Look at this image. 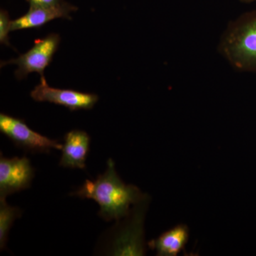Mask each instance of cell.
I'll list each match as a JSON object with an SVG mask.
<instances>
[{
  "instance_id": "8",
  "label": "cell",
  "mask_w": 256,
  "mask_h": 256,
  "mask_svg": "<svg viewBox=\"0 0 256 256\" xmlns=\"http://www.w3.org/2000/svg\"><path fill=\"white\" fill-rule=\"evenodd\" d=\"M78 10L77 6L67 2H60L48 6H30L26 14L12 21V31L40 28L56 18L72 20L70 14Z\"/></svg>"
},
{
  "instance_id": "11",
  "label": "cell",
  "mask_w": 256,
  "mask_h": 256,
  "mask_svg": "<svg viewBox=\"0 0 256 256\" xmlns=\"http://www.w3.org/2000/svg\"><path fill=\"white\" fill-rule=\"evenodd\" d=\"M22 210L16 206H12L6 198H0V249L6 248L10 228L18 218H21Z\"/></svg>"
},
{
  "instance_id": "4",
  "label": "cell",
  "mask_w": 256,
  "mask_h": 256,
  "mask_svg": "<svg viewBox=\"0 0 256 256\" xmlns=\"http://www.w3.org/2000/svg\"><path fill=\"white\" fill-rule=\"evenodd\" d=\"M60 36L52 33L44 38L37 40L34 45L28 52L21 54L15 60L1 62V66L15 64L18 68L15 70V77L21 80L26 78L28 74L38 73L41 76H44V70L50 65L54 56L58 50Z\"/></svg>"
},
{
  "instance_id": "10",
  "label": "cell",
  "mask_w": 256,
  "mask_h": 256,
  "mask_svg": "<svg viewBox=\"0 0 256 256\" xmlns=\"http://www.w3.org/2000/svg\"><path fill=\"white\" fill-rule=\"evenodd\" d=\"M188 235V227L184 224H178L148 242V247L156 250L158 256H176L184 248Z\"/></svg>"
},
{
  "instance_id": "5",
  "label": "cell",
  "mask_w": 256,
  "mask_h": 256,
  "mask_svg": "<svg viewBox=\"0 0 256 256\" xmlns=\"http://www.w3.org/2000/svg\"><path fill=\"white\" fill-rule=\"evenodd\" d=\"M0 131L18 148L34 153H48L53 149L62 150L63 144L35 132L23 120L0 114Z\"/></svg>"
},
{
  "instance_id": "13",
  "label": "cell",
  "mask_w": 256,
  "mask_h": 256,
  "mask_svg": "<svg viewBox=\"0 0 256 256\" xmlns=\"http://www.w3.org/2000/svg\"><path fill=\"white\" fill-rule=\"evenodd\" d=\"M30 6H48L60 2L62 0H26Z\"/></svg>"
},
{
  "instance_id": "3",
  "label": "cell",
  "mask_w": 256,
  "mask_h": 256,
  "mask_svg": "<svg viewBox=\"0 0 256 256\" xmlns=\"http://www.w3.org/2000/svg\"><path fill=\"white\" fill-rule=\"evenodd\" d=\"M218 50L236 70L256 74V11L240 15L228 24Z\"/></svg>"
},
{
  "instance_id": "7",
  "label": "cell",
  "mask_w": 256,
  "mask_h": 256,
  "mask_svg": "<svg viewBox=\"0 0 256 256\" xmlns=\"http://www.w3.org/2000/svg\"><path fill=\"white\" fill-rule=\"evenodd\" d=\"M34 169L26 156L0 158V198H6L31 186Z\"/></svg>"
},
{
  "instance_id": "2",
  "label": "cell",
  "mask_w": 256,
  "mask_h": 256,
  "mask_svg": "<svg viewBox=\"0 0 256 256\" xmlns=\"http://www.w3.org/2000/svg\"><path fill=\"white\" fill-rule=\"evenodd\" d=\"M149 202L150 196L144 195L127 216L105 232L98 242V252L108 256H144V222Z\"/></svg>"
},
{
  "instance_id": "6",
  "label": "cell",
  "mask_w": 256,
  "mask_h": 256,
  "mask_svg": "<svg viewBox=\"0 0 256 256\" xmlns=\"http://www.w3.org/2000/svg\"><path fill=\"white\" fill-rule=\"evenodd\" d=\"M41 82L31 92V97L37 102H48L67 108L72 111L90 110L98 101V96L70 90L50 87L47 84L44 76Z\"/></svg>"
},
{
  "instance_id": "12",
  "label": "cell",
  "mask_w": 256,
  "mask_h": 256,
  "mask_svg": "<svg viewBox=\"0 0 256 256\" xmlns=\"http://www.w3.org/2000/svg\"><path fill=\"white\" fill-rule=\"evenodd\" d=\"M12 21L9 13L4 10L0 11V42L2 44L10 46V32L12 31Z\"/></svg>"
},
{
  "instance_id": "1",
  "label": "cell",
  "mask_w": 256,
  "mask_h": 256,
  "mask_svg": "<svg viewBox=\"0 0 256 256\" xmlns=\"http://www.w3.org/2000/svg\"><path fill=\"white\" fill-rule=\"evenodd\" d=\"M140 190L132 184H126L116 172L114 160L108 159L107 169L94 181L86 180L70 196L90 198L100 206L98 215L106 222L118 220L128 215L131 206L144 196Z\"/></svg>"
},
{
  "instance_id": "9",
  "label": "cell",
  "mask_w": 256,
  "mask_h": 256,
  "mask_svg": "<svg viewBox=\"0 0 256 256\" xmlns=\"http://www.w3.org/2000/svg\"><path fill=\"white\" fill-rule=\"evenodd\" d=\"M90 142V136L85 131L73 130L67 132L64 136L60 166L70 169H85Z\"/></svg>"
},
{
  "instance_id": "14",
  "label": "cell",
  "mask_w": 256,
  "mask_h": 256,
  "mask_svg": "<svg viewBox=\"0 0 256 256\" xmlns=\"http://www.w3.org/2000/svg\"><path fill=\"white\" fill-rule=\"evenodd\" d=\"M238 1L244 4H249V3L255 2L256 0H238Z\"/></svg>"
}]
</instances>
